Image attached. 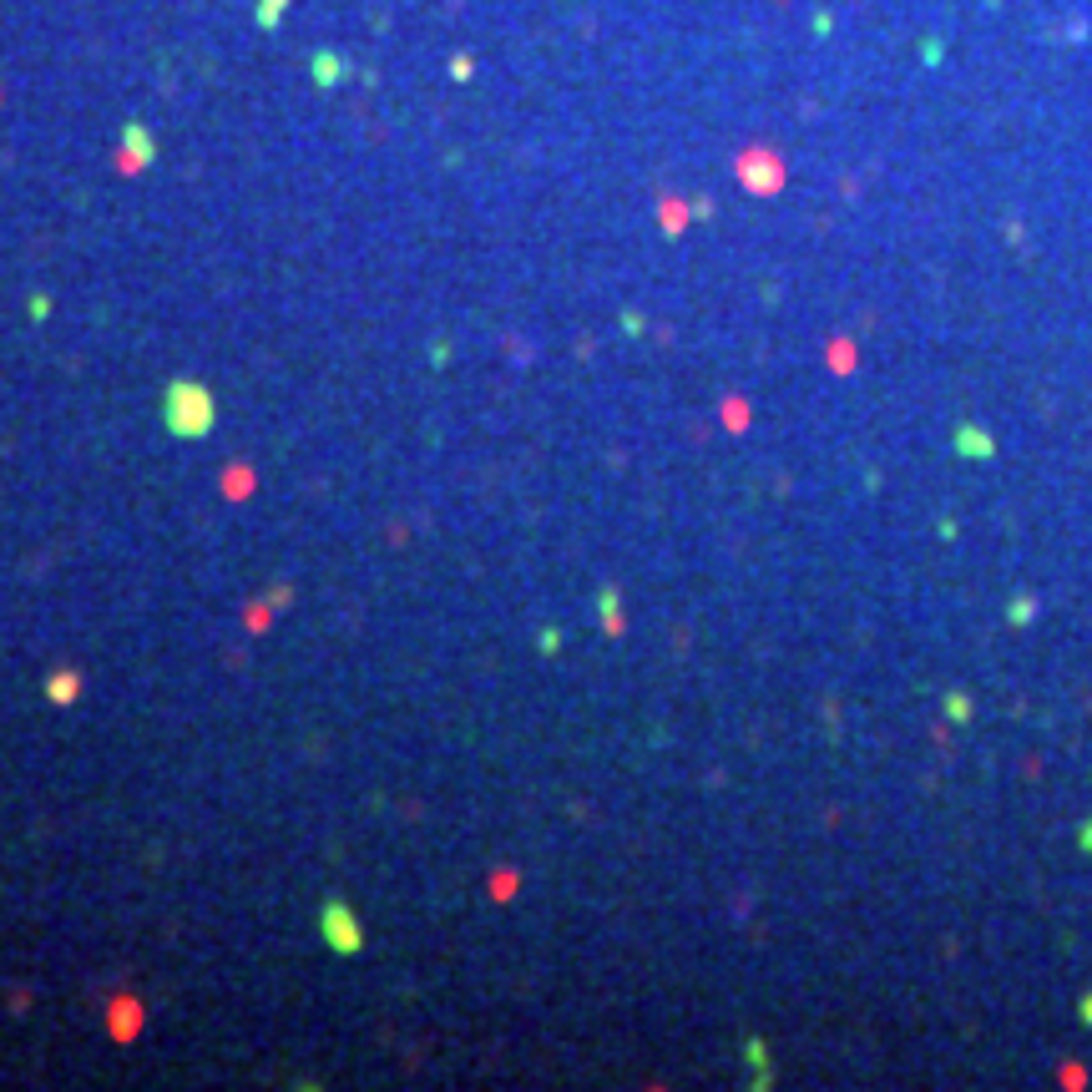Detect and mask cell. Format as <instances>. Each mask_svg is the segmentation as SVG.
Wrapping results in <instances>:
<instances>
[{
  "label": "cell",
  "mask_w": 1092,
  "mask_h": 1092,
  "mask_svg": "<svg viewBox=\"0 0 1092 1092\" xmlns=\"http://www.w3.org/2000/svg\"><path fill=\"white\" fill-rule=\"evenodd\" d=\"M162 425H167V435H178V440H203V435H213V425H218L213 389L198 385V380H167V389H162Z\"/></svg>",
  "instance_id": "1"
},
{
  "label": "cell",
  "mask_w": 1092,
  "mask_h": 1092,
  "mask_svg": "<svg viewBox=\"0 0 1092 1092\" xmlns=\"http://www.w3.org/2000/svg\"><path fill=\"white\" fill-rule=\"evenodd\" d=\"M319 935H324V946H329L334 956H360L364 951V926L344 900H324V906H319Z\"/></svg>",
  "instance_id": "2"
},
{
  "label": "cell",
  "mask_w": 1092,
  "mask_h": 1092,
  "mask_svg": "<svg viewBox=\"0 0 1092 1092\" xmlns=\"http://www.w3.org/2000/svg\"><path fill=\"white\" fill-rule=\"evenodd\" d=\"M956 451L971 455V460H991V455H997V440L981 431V425H956Z\"/></svg>",
  "instance_id": "3"
},
{
  "label": "cell",
  "mask_w": 1092,
  "mask_h": 1092,
  "mask_svg": "<svg viewBox=\"0 0 1092 1092\" xmlns=\"http://www.w3.org/2000/svg\"><path fill=\"white\" fill-rule=\"evenodd\" d=\"M597 607H602V627H607V633H622V607H617V587H602L597 592Z\"/></svg>",
  "instance_id": "4"
},
{
  "label": "cell",
  "mask_w": 1092,
  "mask_h": 1092,
  "mask_svg": "<svg viewBox=\"0 0 1092 1092\" xmlns=\"http://www.w3.org/2000/svg\"><path fill=\"white\" fill-rule=\"evenodd\" d=\"M314 76H319V87H334V81L344 76L340 56H334V51H319V56H314Z\"/></svg>",
  "instance_id": "5"
},
{
  "label": "cell",
  "mask_w": 1092,
  "mask_h": 1092,
  "mask_svg": "<svg viewBox=\"0 0 1092 1092\" xmlns=\"http://www.w3.org/2000/svg\"><path fill=\"white\" fill-rule=\"evenodd\" d=\"M46 693H51V704H71L76 698V673H56L46 683Z\"/></svg>",
  "instance_id": "6"
},
{
  "label": "cell",
  "mask_w": 1092,
  "mask_h": 1092,
  "mask_svg": "<svg viewBox=\"0 0 1092 1092\" xmlns=\"http://www.w3.org/2000/svg\"><path fill=\"white\" fill-rule=\"evenodd\" d=\"M127 152H132L136 162H152V136L142 132V127H127Z\"/></svg>",
  "instance_id": "7"
},
{
  "label": "cell",
  "mask_w": 1092,
  "mask_h": 1092,
  "mask_svg": "<svg viewBox=\"0 0 1092 1092\" xmlns=\"http://www.w3.org/2000/svg\"><path fill=\"white\" fill-rule=\"evenodd\" d=\"M284 5L289 0H258V25H278L284 21Z\"/></svg>",
  "instance_id": "8"
},
{
  "label": "cell",
  "mask_w": 1092,
  "mask_h": 1092,
  "mask_svg": "<svg viewBox=\"0 0 1092 1092\" xmlns=\"http://www.w3.org/2000/svg\"><path fill=\"white\" fill-rule=\"evenodd\" d=\"M946 713H951L956 724H961V718H971V698H961V693H951V698H946Z\"/></svg>",
  "instance_id": "9"
},
{
  "label": "cell",
  "mask_w": 1092,
  "mask_h": 1092,
  "mask_svg": "<svg viewBox=\"0 0 1092 1092\" xmlns=\"http://www.w3.org/2000/svg\"><path fill=\"white\" fill-rule=\"evenodd\" d=\"M1006 617H1012V622H1032V597H1017V602L1006 607Z\"/></svg>",
  "instance_id": "10"
},
{
  "label": "cell",
  "mask_w": 1092,
  "mask_h": 1092,
  "mask_svg": "<svg viewBox=\"0 0 1092 1092\" xmlns=\"http://www.w3.org/2000/svg\"><path fill=\"white\" fill-rule=\"evenodd\" d=\"M1077 844H1082V850H1092V819L1082 824V830H1077Z\"/></svg>",
  "instance_id": "11"
},
{
  "label": "cell",
  "mask_w": 1092,
  "mask_h": 1092,
  "mask_svg": "<svg viewBox=\"0 0 1092 1092\" xmlns=\"http://www.w3.org/2000/svg\"><path fill=\"white\" fill-rule=\"evenodd\" d=\"M1077 1012H1082V1022H1092V991L1082 997V1006H1077Z\"/></svg>",
  "instance_id": "12"
}]
</instances>
